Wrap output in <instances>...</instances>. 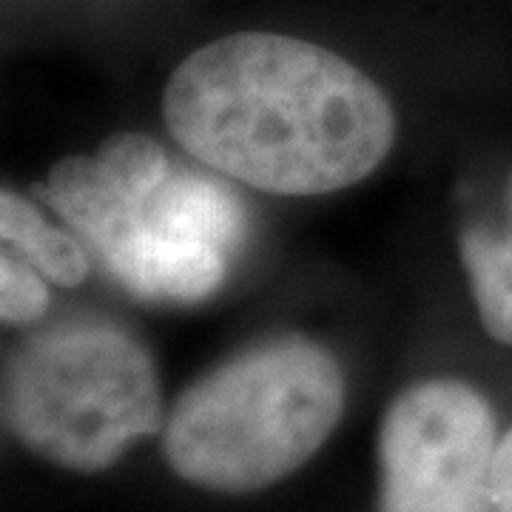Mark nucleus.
I'll return each instance as SVG.
<instances>
[{"label":"nucleus","instance_id":"obj_6","mask_svg":"<svg viewBox=\"0 0 512 512\" xmlns=\"http://www.w3.org/2000/svg\"><path fill=\"white\" fill-rule=\"evenodd\" d=\"M143 217L157 231L214 245L228 256L245 234V214L237 197L225 185L191 174L165 177L143 205Z\"/></svg>","mask_w":512,"mask_h":512},{"label":"nucleus","instance_id":"obj_9","mask_svg":"<svg viewBox=\"0 0 512 512\" xmlns=\"http://www.w3.org/2000/svg\"><path fill=\"white\" fill-rule=\"evenodd\" d=\"M94 160L106 183L131 205H146L168 177L163 148L143 134H114L100 146Z\"/></svg>","mask_w":512,"mask_h":512},{"label":"nucleus","instance_id":"obj_3","mask_svg":"<svg viewBox=\"0 0 512 512\" xmlns=\"http://www.w3.org/2000/svg\"><path fill=\"white\" fill-rule=\"evenodd\" d=\"M3 419L20 444L74 473H100L157 433L163 396L148 350L126 330L72 322L12 356Z\"/></svg>","mask_w":512,"mask_h":512},{"label":"nucleus","instance_id":"obj_5","mask_svg":"<svg viewBox=\"0 0 512 512\" xmlns=\"http://www.w3.org/2000/svg\"><path fill=\"white\" fill-rule=\"evenodd\" d=\"M43 197L92 245L109 271L126 254L143 222V205L123 200L106 183L94 157L60 160L43 185Z\"/></svg>","mask_w":512,"mask_h":512},{"label":"nucleus","instance_id":"obj_2","mask_svg":"<svg viewBox=\"0 0 512 512\" xmlns=\"http://www.w3.org/2000/svg\"><path fill=\"white\" fill-rule=\"evenodd\" d=\"M345 410L336 359L302 336L262 342L191 384L165 421L171 470L217 493H254L291 476Z\"/></svg>","mask_w":512,"mask_h":512},{"label":"nucleus","instance_id":"obj_1","mask_svg":"<svg viewBox=\"0 0 512 512\" xmlns=\"http://www.w3.org/2000/svg\"><path fill=\"white\" fill-rule=\"evenodd\" d=\"M168 131L239 183L313 197L365 180L387 157L396 117L345 57L271 32L197 49L165 89Z\"/></svg>","mask_w":512,"mask_h":512},{"label":"nucleus","instance_id":"obj_4","mask_svg":"<svg viewBox=\"0 0 512 512\" xmlns=\"http://www.w3.org/2000/svg\"><path fill=\"white\" fill-rule=\"evenodd\" d=\"M495 416L470 384L421 382L390 404L379 436V512H495Z\"/></svg>","mask_w":512,"mask_h":512},{"label":"nucleus","instance_id":"obj_11","mask_svg":"<svg viewBox=\"0 0 512 512\" xmlns=\"http://www.w3.org/2000/svg\"><path fill=\"white\" fill-rule=\"evenodd\" d=\"M495 512H512V430L498 441L493 467Z\"/></svg>","mask_w":512,"mask_h":512},{"label":"nucleus","instance_id":"obj_10","mask_svg":"<svg viewBox=\"0 0 512 512\" xmlns=\"http://www.w3.org/2000/svg\"><path fill=\"white\" fill-rule=\"evenodd\" d=\"M0 313L9 325H26L40 319L49 308V291L35 271V265L20 262L18 256L3 254L0 262Z\"/></svg>","mask_w":512,"mask_h":512},{"label":"nucleus","instance_id":"obj_7","mask_svg":"<svg viewBox=\"0 0 512 512\" xmlns=\"http://www.w3.org/2000/svg\"><path fill=\"white\" fill-rule=\"evenodd\" d=\"M0 231L18 254L26 256L29 265H35L40 274L57 285L72 288L89 274V259L83 248L69 234L49 225L32 202L12 191H3L0 197Z\"/></svg>","mask_w":512,"mask_h":512},{"label":"nucleus","instance_id":"obj_8","mask_svg":"<svg viewBox=\"0 0 512 512\" xmlns=\"http://www.w3.org/2000/svg\"><path fill=\"white\" fill-rule=\"evenodd\" d=\"M461 259L484 328L493 339L512 345V185L510 234L495 237L484 228H467L461 237Z\"/></svg>","mask_w":512,"mask_h":512}]
</instances>
